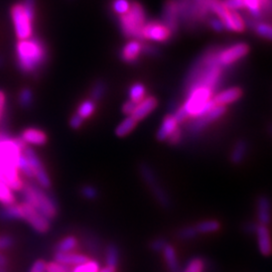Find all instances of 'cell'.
Listing matches in <instances>:
<instances>
[{
    "label": "cell",
    "mask_w": 272,
    "mask_h": 272,
    "mask_svg": "<svg viewBox=\"0 0 272 272\" xmlns=\"http://www.w3.org/2000/svg\"><path fill=\"white\" fill-rule=\"evenodd\" d=\"M179 8L177 0H168L162 12V23L173 33L178 31L179 27Z\"/></svg>",
    "instance_id": "cell-16"
},
{
    "label": "cell",
    "mask_w": 272,
    "mask_h": 272,
    "mask_svg": "<svg viewBox=\"0 0 272 272\" xmlns=\"http://www.w3.org/2000/svg\"><path fill=\"white\" fill-rule=\"evenodd\" d=\"M142 45L138 39L130 40L121 50V59L126 63H134L142 51Z\"/></svg>",
    "instance_id": "cell-19"
},
{
    "label": "cell",
    "mask_w": 272,
    "mask_h": 272,
    "mask_svg": "<svg viewBox=\"0 0 272 272\" xmlns=\"http://www.w3.org/2000/svg\"><path fill=\"white\" fill-rule=\"evenodd\" d=\"M0 219L3 220H21L20 208L18 204L4 206L0 210Z\"/></svg>",
    "instance_id": "cell-30"
},
{
    "label": "cell",
    "mask_w": 272,
    "mask_h": 272,
    "mask_svg": "<svg viewBox=\"0 0 272 272\" xmlns=\"http://www.w3.org/2000/svg\"><path fill=\"white\" fill-rule=\"evenodd\" d=\"M214 91L208 87H196L188 92V98L183 105L189 117L196 118L201 109L213 98Z\"/></svg>",
    "instance_id": "cell-9"
},
{
    "label": "cell",
    "mask_w": 272,
    "mask_h": 272,
    "mask_svg": "<svg viewBox=\"0 0 272 272\" xmlns=\"http://www.w3.org/2000/svg\"><path fill=\"white\" fill-rule=\"evenodd\" d=\"M18 205L20 208L21 220L27 222L34 231L40 234H44L49 230V220H47L41 213H39L26 202H21Z\"/></svg>",
    "instance_id": "cell-10"
},
{
    "label": "cell",
    "mask_w": 272,
    "mask_h": 272,
    "mask_svg": "<svg viewBox=\"0 0 272 272\" xmlns=\"http://www.w3.org/2000/svg\"><path fill=\"white\" fill-rule=\"evenodd\" d=\"M223 4L228 10H233V11L244 8L243 0H225Z\"/></svg>",
    "instance_id": "cell-47"
},
{
    "label": "cell",
    "mask_w": 272,
    "mask_h": 272,
    "mask_svg": "<svg viewBox=\"0 0 272 272\" xmlns=\"http://www.w3.org/2000/svg\"><path fill=\"white\" fill-rule=\"evenodd\" d=\"M210 25L212 26V28L216 31H222L225 27H224V24L223 22L220 20V19H217V18H211L210 19Z\"/></svg>",
    "instance_id": "cell-55"
},
{
    "label": "cell",
    "mask_w": 272,
    "mask_h": 272,
    "mask_svg": "<svg viewBox=\"0 0 272 272\" xmlns=\"http://www.w3.org/2000/svg\"><path fill=\"white\" fill-rule=\"evenodd\" d=\"M179 18L190 27L204 21L209 14L212 0H177Z\"/></svg>",
    "instance_id": "cell-5"
},
{
    "label": "cell",
    "mask_w": 272,
    "mask_h": 272,
    "mask_svg": "<svg viewBox=\"0 0 272 272\" xmlns=\"http://www.w3.org/2000/svg\"><path fill=\"white\" fill-rule=\"evenodd\" d=\"M198 235H199V233H198L195 226L184 227V228H181L177 232V237L180 240H191V239L196 238Z\"/></svg>",
    "instance_id": "cell-40"
},
{
    "label": "cell",
    "mask_w": 272,
    "mask_h": 272,
    "mask_svg": "<svg viewBox=\"0 0 272 272\" xmlns=\"http://www.w3.org/2000/svg\"><path fill=\"white\" fill-rule=\"evenodd\" d=\"M136 105H137V103H135L134 101H131V100L125 102V103L123 104V106H122V112H123L124 114L128 115V116L131 115L132 112L134 111V109H135Z\"/></svg>",
    "instance_id": "cell-53"
},
{
    "label": "cell",
    "mask_w": 272,
    "mask_h": 272,
    "mask_svg": "<svg viewBox=\"0 0 272 272\" xmlns=\"http://www.w3.org/2000/svg\"><path fill=\"white\" fill-rule=\"evenodd\" d=\"M80 193H81L83 198H85L87 200H91V201L97 199L98 194H99L98 190L95 187L90 186V185H86V186L82 187Z\"/></svg>",
    "instance_id": "cell-45"
},
{
    "label": "cell",
    "mask_w": 272,
    "mask_h": 272,
    "mask_svg": "<svg viewBox=\"0 0 272 272\" xmlns=\"http://www.w3.org/2000/svg\"><path fill=\"white\" fill-rule=\"evenodd\" d=\"M162 253H163V257H165V260L167 262L169 269L172 272H178L179 268H180V264H179V260H178V256H177V252H176L175 247L168 243L167 246L165 247V249L162 250Z\"/></svg>",
    "instance_id": "cell-28"
},
{
    "label": "cell",
    "mask_w": 272,
    "mask_h": 272,
    "mask_svg": "<svg viewBox=\"0 0 272 272\" xmlns=\"http://www.w3.org/2000/svg\"><path fill=\"white\" fill-rule=\"evenodd\" d=\"M137 124V121L132 117V116H127L121 123H119V125L115 128V134L117 137L123 138L125 136H127L128 134H130L135 126Z\"/></svg>",
    "instance_id": "cell-29"
},
{
    "label": "cell",
    "mask_w": 272,
    "mask_h": 272,
    "mask_svg": "<svg viewBox=\"0 0 272 272\" xmlns=\"http://www.w3.org/2000/svg\"><path fill=\"white\" fill-rule=\"evenodd\" d=\"M3 64H4V60H3V58L1 56H0V67H2Z\"/></svg>",
    "instance_id": "cell-59"
},
{
    "label": "cell",
    "mask_w": 272,
    "mask_h": 272,
    "mask_svg": "<svg viewBox=\"0 0 272 272\" xmlns=\"http://www.w3.org/2000/svg\"><path fill=\"white\" fill-rule=\"evenodd\" d=\"M97 272H116V268L110 267V266H105L102 269H99Z\"/></svg>",
    "instance_id": "cell-57"
},
{
    "label": "cell",
    "mask_w": 272,
    "mask_h": 272,
    "mask_svg": "<svg viewBox=\"0 0 272 272\" xmlns=\"http://www.w3.org/2000/svg\"><path fill=\"white\" fill-rule=\"evenodd\" d=\"M47 59L44 42L34 36L18 39L15 44V60L19 71L25 75L36 73Z\"/></svg>",
    "instance_id": "cell-2"
},
{
    "label": "cell",
    "mask_w": 272,
    "mask_h": 272,
    "mask_svg": "<svg viewBox=\"0 0 272 272\" xmlns=\"http://www.w3.org/2000/svg\"><path fill=\"white\" fill-rule=\"evenodd\" d=\"M20 192H22L23 202H26L32 206L35 210L41 213L47 220L56 218L58 214L57 204L52 197L47 195L42 188L33 184H24Z\"/></svg>",
    "instance_id": "cell-4"
},
{
    "label": "cell",
    "mask_w": 272,
    "mask_h": 272,
    "mask_svg": "<svg viewBox=\"0 0 272 272\" xmlns=\"http://www.w3.org/2000/svg\"><path fill=\"white\" fill-rule=\"evenodd\" d=\"M14 241L11 236L8 235H3L0 236V250H5L10 248L13 245Z\"/></svg>",
    "instance_id": "cell-51"
},
{
    "label": "cell",
    "mask_w": 272,
    "mask_h": 272,
    "mask_svg": "<svg viewBox=\"0 0 272 272\" xmlns=\"http://www.w3.org/2000/svg\"><path fill=\"white\" fill-rule=\"evenodd\" d=\"M23 155L26 157V159L28 160L29 165L33 171L34 174V178L37 181V184L40 186V188L42 189H48L51 185L50 179L42 165L41 160L39 159V157L36 155V153L34 152L33 149H31L28 145L22 150Z\"/></svg>",
    "instance_id": "cell-11"
},
{
    "label": "cell",
    "mask_w": 272,
    "mask_h": 272,
    "mask_svg": "<svg viewBox=\"0 0 272 272\" xmlns=\"http://www.w3.org/2000/svg\"><path fill=\"white\" fill-rule=\"evenodd\" d=\"M248 152V144L245 140L240 139L238 140L232 149L231 155H230V160L235 166L240 165V163L243 162L244 158L246 157Z\"/></svg>",
    "instance_id": "cell-25"
},
{
    "label": "cell",
    "mask_w": 272,
    "mask_h": 272,
    "mask_svg": "<svg viewBox=\"0 0 272 272\" xmlns=\"http://www.w3.org/2000/svg\"><path fill=\"white\" fill-rule=\"evenodd\" d=\"M258 241L259 251L263 256H269L271 254V239H270V232L267 226L258 224L257 229L255 231Z\"/></svg>",
    "instance_id": "cell-20"
},
{
    "label": "cell",
    "mask_w": 272,
    "mask_h": 272,
    "mask_svg": "<svg viewBox=\"0 0 272 272\" xmlns=\"http://www.w3.org/2000/svg\"><path fill=\"white\" fill-rule=\"evenodd\" d=\"M249 51V46L244 42L235 43L229 47L219 49L218 52V61L223 68L229 67L244 58Z\"/></svg>",
    "instance_id": "cell-12"
},
{
    "label": "cell",
    "mask_w": 272,
    "mask_h": 272,
    "mask_svg": "<svg viewBox=\"0 0 272 272\" xmlns=\"http://www.w3.org/2000/svg\"><path fill=\"white\" fill-rule=\"evenodd\" d=\"M179 127L178 122L173 115H167L162 120V123L157 130L156 139L158 141H167L170 135Z\"/></svg>",
    "instance_id": "cell-24"
},
{
    "label": "cell",
    "mask_w": 272,
    "mask_h": 272,
    "mask_svg": "<svg viewBox=\"0 0 272 272\" xmlns=\"http://www.w3.org/2000/svg\"><path fill=\"white\" fill-rule=\"evenodd\" d=\"M18 102L22 108H29L33 103V93L29 88H24L18 95Z\"/></svg>",
    "instance_id": "cell-38"
},
{
    "label": "cell",
    "mask_w": 272,
    "mask_h": 272,
    "mask_svg": "<svg viewBox=\"0 0 272 272\" xmlns=\"http://www.w3.org/2000/svg\"><path fill=\"white\" fill-rule=\"evenodd\" d=\"M15 35L18 39L33 36L35 19V0H20L14 3L10 9Z\"/></svg>",
    "instance_id": "cell-3"
},
{
    "label": "cell",
    "mask_w": 272,
    "mask_h": 272,
    "mask_svg": "<svg viewBox=\"0 0 272 272\" xmlns=\"http://www.w3.org/2000/svg\"><path fill=\"white\" fill-rule=\"evenodd\" d=\"M95 109H96V104L93 100H91V99L85 100L84 102H82L80 104L77 114H79L83 119H86V118H89L90 116L93 115Z\"/></svg>",
    "instance_id": "cell-35"
},
{
    "label": "cell",
    "mask_w": 272,
    "mask_h": 272,
    "mask_svg": "<svg viewBox=\"0 0 272 272\" xmlns=\"http://www.w3.org/2000/svg\"><path fill=\"white\" fill-rule=\"evenodd\" d=\"M225 113H226V106L216 105L207 114L201 117L194 118V120L188 124V130L194 134H198L201 131H203L207 126H209L216 120L221 118Z\"/></svg>",
    "instance_id": "cell-13"
},
{
    "label": "cell",
    "mask_w": 272,
    "mask_h": 272,
    "mask_svg": "<svg viewBox=\"0 0 272 272\" xmlns=\"http://www.w3.org/2000/svg\"><path fill=\"white\" fill-rule=\"evenodd\" d=\"M257 226H258V224L253 223V222H249V223H246V224L243 226V230H244L245 233H248V234L255 233V231H256V229H257Z\"/></svg>",
    "instance_id": "cell-56"
},
{
    "label": "cell",
    "mask_w": 272,
    "mask_h": 272,
    "mask_svg": "<svg viewBox=\"0 0 272 272\" xmlns=\"http://www.w3.org/2000/svg\"><path fill=\"white\" fill-rule=\"evenodd\" d=\"M138 171H139V174H140L142 180L144 181L146 186L151 191L152 196L154 197L156 202L162 208L169 209L171 206V200H170L168 194L166 193L165 189L160 186L152 168L148 165V163L141 162L138 167Z\"/></svg>",
    "instance_id": "cell-8"
},
{
    "label": "cell",
    "mask_w": 272,
    "mask_h": 272,
    "mask_svg": "<svg viewBox=\"0 0 272 272\" xmlns=\"http://www.w3.org/2000/svg\"><path fill=\"white\" fill-rule=\"evenodd\" d=\"M7 264V260L5 258V256H3L2 254H0V267L1 268H4Z\"/></svg>",
    "instance_id": "cell-58"
},
{
    "label": "cell",
    "mask_w": 272,
    "mask_h": 272,
    "mask_svg": "<svg viewBox=\"0 0 272 272\" xmlns=\"http://www.w3.org/2000/svg\"><path fill=\"white\" fill-rule=\"evenodd\" d=\"M157 106V99L153 96L145 97L142 101L137 103L134 111L130 116H132L137 122L147 117Z\"/></svg>",
    "instance_id": "cell-17"
},
{
    "label": "cell",
    "mask_w": 272,
    "mask_h": 272,
    "mask_svg": "<svg viewBox=\"0 0 272 272\" xmlns=\"http://www.w3.org/2000/svg\"><path fill=\"white\" fill-rule=\"evenodd\" d=\"M0 204L3 206L15 204V197L12 190L2 182H0Z\"/></svg>",
    "instance_id": "cell-33"
},
{
    "label": "cell",
    "mask_w": 272,
    "mask_h": 272,
    "mask_svg": "<svg viewBox=\"0 0 272 272\" xmlns=\"http://www.w3.org/2000/svg\"><path fill=\"white\" fill-rule=\"evenodd\" d=\"M83 123H84V119L77 113L73 115L70 119V126L75 130L79 129L83 125Z\"/></svg>",
    "instance_id": "cell-52"
},
{
    "label": "cell",
    "mask_w": 272,
    "mask_h": 272,
    "mask_svg": "<svg viewBox=\"0 0 272 272\" xmlns=\"http://www.w3.org/2000/svg\"><path fill=\"white\" fill-rule=\"evenodd\" d=\"M20 138L26 143V144H32V145H37L41 146L46 143L47 141V136L46 134L37 128H26L21 132Z\"/></svg>",
    "instance_id": "cell-21"
},
{
    "label": "cell",
    "mask_w": 272,
    "mask_h": 272,
    "mask_svg": "<svg viewBox=\"0 0 272 272\" xmlns=\"http://www.w3.org/2000/svg\"><path fill=\"white\" fill-rule=\"evenodd\" d=\"M29 272H45V262L41 259L36 260L32 264Z\"/></svg>",
    "instance_id": "cell-54"
},
{
    "label": "cell",
    "mask_w": 272,
    "mask_h": 272,
    "mask_svg": "<svg viewBox=\"0 0 272 272\" xmlns=\"http://www.w3.org/2000/svg\"><path fill=\"white\" fill-rule=\"evenodd\" d=\"M145 87L144 85L140 83H136L132 85L129 89V98L131 101H134L135 103H139L145 98Z\"/></svg>",
    "instance_id": "cell-36"
},
{
    "label": "cell",
    "mask_w": 272,
    "mask_h": 272,
    "mask_svg": "<svg viewBox=\"0 0 272 272\" xmlns=\"http://www.w3.org/2000/svg\"><path fill=\"white\" fill-rule=\"evenodd\" d=\"M0 182L15 192H20L24 185V182L20 179L17 168L1 160H0Z\"/></svg>",
    "instance_id": "cell-14"
},
{
    "label": "cell",
    "mask_w": 272,
    "mask_h": 272,
    "mask_svg": "<svg viewBox=\"0 0 272 272\" xmlns=\"http://www.w3.org/2000/svg\"><path fill=\"white\" fill-rule=\"evenodd\" d=\"M146 20V15L143 7L137 3L133 2L130 5L129 10L120 16V27L123 34L126 37L137 38L138 40L142 39L141 33L142 28Z\"/></svg>",
    "instance_id": "cell-6"
},
{
    "label": "cell",
    "mask_w": 272,
    "mask_h": 272,
    "mask_svg": "<svg viewBox=\"0 0 272 272\" xmlns=\"http://www.w3.org/2000/svg\"><path fill=\"white\" fill-rule=\"evenodd\" d=\"M173 116H174V118L176 119V121L178 122V124L183 123L184 121H186V120L189 118V115H188V113L186 112L185 108H184L183 106H181V107H179V108L177 109V111L175 112V114H174Z\"/></svg>",
    "instance_id": "cell-50"
},
{
    "label": "cell",
    "mask_w": 272,
    "mask_h": 272,
    "mask_svg": "<svg viewBox=\"0 0 272 272\" xmlns=\"http://www.w3.org/2000/svg\"><path fill=\"white\" fill-rule=\"evenodd\" d=\"M257 219L260 225L267 226L271 221L270 201L265 195H261L257 199Z\"/></svg>",
    "instance_id": "cell-22"
},
{
    "label": "cell",
    "mask_w": 272,
    "mask_h": 272,
    "mask_svg": "<svg viewBox=\"0 0 272 272\" xmlns=\"http://www.w3.org/2000/svg\"><path fill=\"white\" fill-rule=\"evenodd\" d=\"M183 139V131L180 127H178L168 138V141L172 144V145H178L179 143H181Z\"/></svg>",
    "instance_id": "cell-49"
},
{
    "label": "cell",
    "mask_w": 272,
    "mask_h": 272,
    "mask_svg": "<svg viewBox=\"0 0 272 272\" xmlns=\"http://www.w3.org/2000/svg\"><path fill=\"white\" fill-rule=\"evenodd\" d=\"M78 247V239L74 236H68L61 240L56 246V252H74Z\"/></svg>",
    "instance_id": "cell-31"
},
{
    "label": "cell",
    "mask_w": 272,
    "mask_h": 272,
    "mask_svg": "<svg viewBox=\"0 0 272 272\" xmlns=\"http://www.w3.org/2000/svg\"><path fill=\"white\" fill-rule=\"evenodd\" d=\"M0 272H6L3 268H1V267H0Z\"/></svg>",
    "instance_id": "cell-60"
},
{
    "label": "cell",
    "mask_w": 272,
    "mask_h": 272,
    "mask_svg": "<svg viewBox=\"0 0 272 272\" xmlns=\"http://www.w3.org/2000/svg\"><path fill=\"white\" fill-rule=\"evenodd\" d=\"M89 258L86 255L75 252H56L54 253V261L65 264L67 266H77L88 261Z\"/></svg>",
    "instance_id": "cell-23"
},
{
    "label": "cell",
    "mask_w": 272,
    "mask_h": 272,
    "mask_svg": "<svg viewBox=\"0 0 272 272\" xmlns=\"http://www.w3.org/2000/svg\"><path fill=\"white\" fill-rule=\"evenodd\" d=\"M27 144L18 137H11L8 133L0 131V160L17 166L22 150ZM17 168V167H16Z\"/></svg>",
    "instance_id": "cell-7"
},
{
    "label": "cell",
    "mask_w": 272,
    "mask_h": 272,
    "mask_svg": "<svg viewBox=\"0 0 272 272\" xmlns=\"http://www.w3.org/2000/svg\"><path fill=\"white\" fill-rule=\"evenodd\" d=\"M195 227L199 234H209L219 231L221 228V224L216 220H207L198 223Z\"/></svg>",
    "instance_id": "cell-32"
},
{
    "label": "cell",
    "mask_w": 272,
    "mask_h": 272,
    "mask_svg": "<svg viewBox=\"0 0 272 272\" xmlns=\"http://www.w3.org/2000/svg\"><path fill=\"white\" fill-rule=\"evenodd\" d=\"M242 96V90L239 87H233L229 88L227 90H224L220 93L216 94L213 96V101L216 105H222L226 106L228 104L234 103L237 100H239Z\"/></svg>",
    "instance_id": "cell-18"
},
{
    "label": "cell",
    "mask_w": 272,
    "mask_h": 272,
    "mask_svg": "<svg viewBox=\"0 0 272 272\" xmlns=\"http://www.w3.org/2000/svg\"><path fill=\"white\" fill-rule=\"evenodd\" d=\"M106 91H107L106 83L104 81H97L90 92L91 100H93L94 102L100 101L104 97Z\"/></svg>",
    "instance_id": "cell-37"
},
{
    "label": "cell",
    "mask_w": 272,
    "mask_h": 272,
    "mask_svg": "<svg viewBox=\"0 0 272 272\" xmlns=\"http://www.w3.org/2000/svg\"><path fill=\"white\" fill-rule=\"evenodd\" d=\"M120 259V250L119 247L114 244L110 243L108 244L105 249V261L106 266H110L116 268Z\"/></svg>",
    "instance_id": "cell-27"
},
{
    "label": "cell",
    "mask_w": 272,
    "mask_h": 272,
    "mask_svg": "<svg viewBox=\"0 0 272 272\" xmlns=\"http://www.w3.org/2000/svg\"><path fill=\"white\" fill-rule=\"evenodd\" d=\"M6 104H7V97L3 90L0 89V122L2 121L5 111H6Z\"/></svg>",
    "instance_id": "cell-48"
},
{
    "label": "cell",
    "mask_w": 272,
    "mask_h": 272,
    "mask_svg": "<svg viewBox=\"0 0 272 272\" xmlns=\"http://www.w3.org/2000/svg\"><path fill=\"white\" fill-rule=\"evenodd\" d=\"M218 48L207 50L193 66L186 80L187 93L196 87H208L215 91L219 86L224 68L218 61Z\"/></svg>",
    "instance_id": "cell-1"
},
{
    "label": "cell",
    "mask_w": 272,
    "mask_h": 272,
    "mask_svg": "<svg viewBox=\"0 0 272 272\" xmlns=\"http://www.w3.org/2000/svg\"><path fill=\"white\" fill-rule=\"evenodd\" d=\"M173 32L162 22L150 21L144 24L142 28V39H149L163 42L171 38Z\"/></svg>",
    "instance_id": "cell-15"
},
{
    "label": "cell",
    "mask_w": 272,
    "mask_h": 272,
    "mask_svg": "<svg viewBox=\"0 0 272 272\" xmlns=\"http://www.w3.org/2000/svg\"><path fill=\"white\" fill-rule=\"evenodd\" d=\"M223 24L226 29L234 30L237 32H242L245 29V25H246V23H245L244 19L241 17V15L233 10H230L229 17Z\"/></svg>",
    "instance_id": "cell-26"
},
{
    "label": "cell",
    "mask_w": 272,
    "mask_h": 272,
    "mask_svg": "<svg viewBox=\"0 0 272 272\" xmlns=\"http://www.w3.org/2000/svg\"><path fill=\"white\" fill-rule=\"evenodd\" d=\"M244 8H247L250 12V15L254 19H258L262 15V6L261 0H243Z\"/></svg>",
    "instance_id": "cell-34"
},
{
    "label": "cell",
    "mask_w": 272,
    "mask_h": 272,
    "mask_svg": "<svg viewBox=\"0 0 272 272\" xmlns=\"http://www.w3.org/2000/svg\"><path fill=\"white\" fill-rule=\"evenodd\" d=\"M45 272H72L70 266L57 261L45 263Z\"/></svg>",
    "instance_id": "cell-43"
},
{
    "label": "cell",
    "mask_w": 272,
    "mask_h": 272,
    "mask_svg": "<svg viewBox=\"0 0 272 272\" xmlns=\"http://www.w3.org/2000/svg\"><path fill=\"white\" fill-rule=\"evenodd\" d=\"M253 28L255 29L256 33L258 35H260L263 38H267L268 40L271 39V26L268 23H263V22H259V23H255V25L253 26Z\"/></svg>",
    "instance_id": "cell-42"
},
{
    "label": "cell",
    "mask_w": 272,
    "mask_h": 272,
    "mask_svg": "<svg viewBox=\"0 0 272 272\" xmlns=\"http://www.w3.org/2000/svg\"><path fill=\"white\" fill-rule=\"evenodd\" d=\"M168 244V241L162 238V237H158L154 240L151 241L150 243V249L153 251V252H156V253H159V252H162V250L165 249V247L167 246Z\"/></svg>",
    "instance_id": "cell-46"
},
{
    "label": "cell",
    "mask_w": 272,
    "mask_h": 272,
    "mask_svg": "<svg viewBox=\"0 0 272 272\" xmlns=\"http://www.w3.org/2000/svg\"><path fill=\"white\" fill-rule=\"evenodd\" d=\"M100 269V265L95 260H88L85 263L77 265L72 272H97Z\"/></svg>",
    "instance_id": "cell-39"
},
{
    "label": "cell",
    "mask_w": 272,
    "mask_h": 272,
    "mask_svg": "<svg viewBox=\"0 0 272 272\" xmlns=\"http://www.w3.org/2000/svg\"><path fill=\"white\" fill-rule=\"evenodd\" d=\"M204 269H205V261L200 257H196L190 260L184 272H203Z\"/></svg>",
    "instance_id": "cell-41"
},
{
    "label": "cell",
    "mask_w": 272,
    "mask_h": 272,
    "mask_svg": "<svg viewBox=\"0 0 272 272\" xmlns=\"http://www.w3.org/2000/svg\"><path fill=\"white\" fill-rule=\"evenodd\" d=\"M130 5L131 4L129 3L128 0H114L112 3V8L117 14L123 15L129 10Z\"/></svg>",
    "instance_id": "cell-44"
}]
</instances>
